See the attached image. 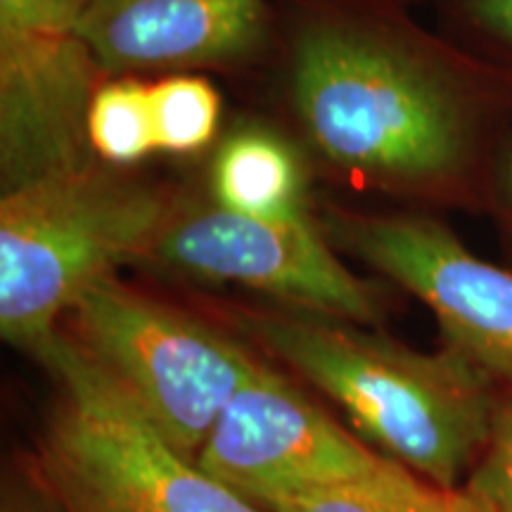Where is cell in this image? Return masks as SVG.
Returning <instances> with one entry per match:
<instances>
[{"label": "cell", "mask_w": 512, "mask_h": 512, "mask_svg": "<svg viewBox=\"0 0 512 512\" xmlns=\"http://www.w3.org/2000/svg\"><path fill=\"white\" fill-rule=\"evenodd\" d=\"M216 204L254 219L306 216L304 174L285 140L261 128L233 133L219 147L211 171Z\"/></svg>", "instance_id": "8fae6325"}, {"label": "cell", "mask_w": 512, "mask_h": 512, "mask_svg": "<svg viewBox=\"0 0 512 512\" xmlns=\"http://www.w3.org/2000/svg\"><path fill=\"white\" fill-rule=\"evenodd\" d=\"M240 325L313 384L375 451L439 486H463L489 441L501 387L458 351L411 349L354 320L252 311Z\"/></svg>", "instance_id": "7a4b0ae2"}, {"label": "cell", "mask_w": 512, "mask_h": 512, "mask_svg": "<svg viewBox=\"0 0 512 512\" xmlns=\"http://www.w3.org/2000/svg\"><path fill=\"white\" fill-rule=\"evenodd\" d=\"M88 143L110 164H133L157 150L150 88L136 81L98 88L88 112Z\"/></svg>", "instance_id": "4fadbf2b"}, {"label": "cell", "mask_w": 512, "mask_h": 512, "mask_svg": "<svg viewBox=\"0 0 512 512\" xmlns=\"http://www.w3.org/2000/svg\"><path fill=\"white\" fill-rule=\"evenodd\" d=\"M157 150L195 152L214 138L219 95L197 76H171L150 88Z\"/></svg>", "instance_id": "5bb4252c"}, {"label": "cell", "mask_w": 512, "mask_h": 512, "mask_svg": "<svg viewBox=\"0 0 512 512\" xmlns=\"http://www.w3.org/2000/svg\"><path fill=\"white\" fill-rule=\"evenodd\" d=\"M266 0H88L81 34L102 72L238 62L264 36Z\"/></svg>", "instance_id": "30bf717a"}, {"label": "cell", "mask_w": 512, "mask_h": 512, "mask_svg": "<svg viewBox=\"0 0 512 512\" xmlns=\"http://www.w3.org/2000/svg\"><path fill=\"white\" fill-rule=\"evenodd\" d=\"M41 361L60 396L34 458L69 512H266L171 446L67 332Z\"/></svg>", "instance_id": "277c9868"}, {"label": "cell", "mask_w": 512, "mask_h": 512, "mask_svg": "<svg viewBox=\"0 0 512 512\" xmlns=\"http://www.w3.org/2000/svg\"><path fill=\"white\" fill-rule=\"evenodd\" d=\"M337 238L375 271L420 299L444 347L512 389V268L479 259L430 216H335Z\"/></svg>", "instance_id": "ba28073f"}, {"label": "cell", "mask_w": 512, "mask_h": 512, "mask_svg": "<svg viewBox=\"0 0 512 512\" xmlns=\"http://www.w3.org/2000/svg\"><path fill=\"white\" fill-rule=\"evenodd\" d=\"M460 24L512 72V0H458Z\"/></svg>", "instance_id": "2e32d148"}, {"label": "cell", "mask_w": 512, "mask_h": 512, "mask_svg": "<svg viewBox=\"0 0 512 512\" xmlns=\"http://www.w3.org/2000/svg\"><path fill=\"white\" fill-rule=\"evenodd\" d=\"M0 512H69L43 477L36 458L15 460L3 475Z\"/></svg>", "instance_id": "e0dca14e"}, {"label": "cell", "mask_w": 512, "mask_h": 512, "mask_svg": "<svg viewBox=\"0 0 512 512\" xmlns=\"http://www.w3.org/2000/svg\"><path fill=\"white\" fill-rule=\"evenodd\" d=\"M176 211L162 190L83 164L0 200V335L38 361L91 287L150 254Z\"/></svg>", "instance_id": "3957f363"}, {"label": "cell", "mask_w": 512, "mask_h": 512, "mask_svg": "<svg viewBox=\"0 0 512 512\" xmlns=\"http://www.w3.org/2000/svg\"><path fill=\"white\" fill-rule=\"evenodd\" d=\"M159 264L214 283H238L294 306L375 323L377 297L332 254L309 216L273 221L228 211L174 214L150 254Z\"/></svg>", "instance_id": "9c48e42d"}, {"label": "cell", "mask_w": 512, "mask_h": 512, "mask_svg": "<svg viewBox=\"0 0 512 512\" xmlns=\"http://www.w3.org/2000/svg\"><path fill=\"white\" fill-rule=\"evenodd\" d=\"M387 463L268 363L228 401L197 453L209 477L266 512L297 508Z\"/></svg>", "instance_id": "52a82bcc"}, {"label": "cell", "mask_w": 512, "mask_h": 512, "mask_svg": "<svg viewBox=\"0 0 512 512\" xmlns=\"http://www.w3.org/2000/svg\"><path fill=\"white\" fill-rule=\"evenodd\" d=\"M287 512H489L465 486H439L399 463L299 503Z\"/></svg>", "instance_id": "7c38bea8"}, {"label": "cell", "mask_w": 512, "mask_h": 512, "mask_svg": "<svg viewBox=\"0 0 512 512\" xmlns=\"http://www.w3.org/2000/svg\"><path fill=\"white\" fill-rule=\"evenodd\" d=\"M292 93L332 162L446 197L470 192L496 110L489 83L451 57L339 24L299 38Z\"/></svg>", "instance_id": "6da1fadb"}, {"label": "cell", "mask_w": 512, "mask_h": 512, "mask_svg": "<svg viewBox=\"0 0 512 512\" xmlns=\"http://www.w3.org/2000/svg\"><path fill=\"white\" fill-rule=\"evenodd\" d=\"M69 337L171 446L195 458L228 401L259 373L252 351L114 275L69 311Z\"/></svg>", "instance_id": "5b68a950"}, {"label": "cell", "mask_w": 512, "mask_h": 512, "mask_svg": "<svg viewBox=\"0 0 512 512\" xmlns=\"http://www.w3.org/2000/svg\"><path fill=\"white\" fill-rule=\"evenodd\" d=\"M496 190L501 200L503 214L512 228V136L501 145V155L496 162Z\"/></svg>", "instance_id": "ac0fdd59"}, {"label": "cell", "mask_w": 512, "mask_h": 512, "mask_svg": "<svg viewBox=\"0 0 512 512\" xmlns=\"http://www.w3.org/2000/svg\"><path fill=\"white\" fill-rule=\"evenodd\" d=\"M463 486L489 512H512V389H501L489 441Z\"/></svg>", "instance_id": "9a60e30c"}, {"label": "cell", "mask_w": 512, "mask_h": 512, "mask_svg": "<svg viewBox=\"0 0 512 512\" xmlns=\"http://www.w3.org/2000/svg\"><path fill=\"white\" fill-rule=\"evenodd\" d=\"M88 0H0L3 192L88 162L100 64L81 34Z\"/></svg>", "instance_id": "8992f818"}]
</instances>
